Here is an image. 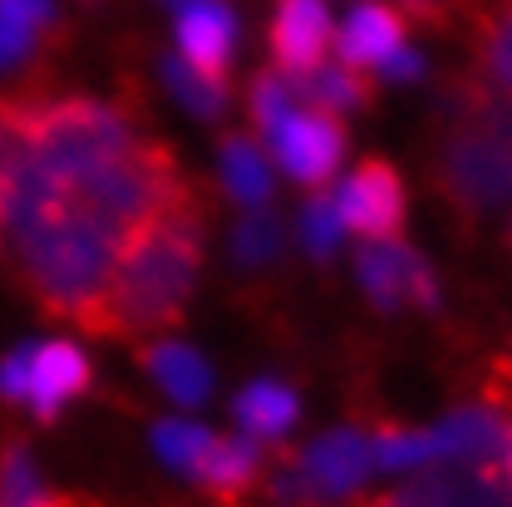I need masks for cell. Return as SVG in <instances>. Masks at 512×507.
I'll use <instances>...</instances> for the list:
<instances>
[{"instance_id":"6da1fadb","label":"cell","mask_w":512,"mask_h":507,"mask_svg":"<svg viewBox=\"0 0 512 507\" xmlns=\"http://www.w3.org/2000/svg\"><path fill=\"white\" fill-rule=\"evenodd\" d=\"M188 183L163 143H133L114 158L64 163L0 143V256L55 320L89 316L124 247Z\"/></svg>"},{"instance_id":"7a4b0ae2","label":"cell","mask_w":512,"mask_h":507,"mask_svg":"<svg viewBox=\"0 0 512 507\" xmlns=\"http://www.w3.org/2000/svg\"><path fill=\"white\" fill-rule=\"evenodd\" d=\"M202 266V207L183 192L124 247L109 286L79 320L94 335H153L183 316Z\"/></svg>"},{"instance_id":"3957f363","label":"cell","mask_w":512,"mask_h":507,"mask_svg":"<svg viewBox=\"0 0 512 507\" xmlns=\"http://www.w3.org/2000/svg\"><path fill=\"white\" fill-rule=\"evenodd\" d=\"M439 188L458 212H483L512 197V99L463 84L439 158Z\"/></svg>"},{"instance_id":"277c9868","label":"cell","mask_w":512,"mask_h":507,"mask_svg":"<svg viewBox=\"0 0 512 507\" xmlns=\"http://www.w3.org/2000/svg\"><path fill=\"white\" fill-rule=\"evenodd\" d=\"M370 468H375L370 439H360V434L345 429V434H330V439H320V444L306 448V453L281 473L276 493H281V498H340V493L360 488Z\"/></svg>"},{"instance_id":"5b68a950","label":"cell","mask_w":512,"mask_h":507,"mask_svg":"<svg viewBox=\"0 0 512 507\" xmlns=\"http://www.w3.org/2000/svg\"><path fill=\"white\" fill-rule=\"evenodd\" d=\"M335 217H340V227H350V232H360L370 242H389L399 232V222H404V183H399V173L384 158L360 163L345 178L340 197H335Z\"/></svg>"},{"instance_id":"8992f818","label":"cell","mask_w":512,"mask_h":507,"mask_svg":"<svg viewBox=\"0 0 512 507\" xmlns=\"http://www.w3.org/2000/svg\"><path fill=\"white\" fill-rule=\"evenodd\" d=\"M271 148L291 168V178H301L306 188H320L335 178V168L345 158V133L335 124V114H325V109H296L271 133Z\"/></svg>"},{"instance_id":"52a82bcc","label":"cell","mask_w":512,"mask_h":507,"mask_svg":"<svg viewBox=\"0 0 512 507\" xmlns=\"http://www.w3.org/2000/svg\"><path fill=\"white\" fill-rule=\"evenodd\" d=\"M360 281H365L370 301L384 306V311H394L404 301L439 306V281H434L429 261L404 252V247H389V242H375V247L360 252Z\"/></svg>"},{"instance_id":"ba28073f","label":"cell","mask_w":512,"mask_h":507,"mask_svg":"<svg viewBox=\"0 0 512 507\" xmlns=\"http://www.w3.org/2000/svg\"><path fill=\"white\" fill-rule=\"evenodd\" d=\"M89 389V360L74 345H30V384H25V404L40 419H55L69 399H79Z\"/></svg>"},{"instance_id":"9c48e42d","label":"cell","mask_w":512,"mask_h":507,"mask_svg":"<svg viewBox=\"0 0 512 507\" xmlns=\"http://www.w3.org/2000/svg\"><path fill=\"white\" fill-rule=\"evenodd\" d=\"M178 45L192 69L227 79V60L237 45V15L222 0H192L188 10H178Z\"/></svg>"},{"instance_id":"30bf717a","label":"cell","mask_w":512,"mask_h":507,"mask_svg":"<svg viewBox=\"0 0 512 507\" xmlns=\"http://www.w3.org/2000/svg\"><path fill=\"white\" fill-rule=\"evenodd\" d=\"M271 50L286 74H306L330 50V15L320 0H281L271 25Z\"/></svg>"},{"instance_id":"8fae6325","label":"cell","mask_w":512,"mask_h":507,"mask_svg":"<svg viewBox=\"0 0 512 507\" xmlns=\"http://www.w3.org/2000/svg\"><path fill=\"white\" fill-rule=\"evenodd\" d=\"M399 45H404V15L389 5H360L340 30V64H350V69L384 64Z\"/></svg>"},{"instance_id":"7c38bea8","label":"cell","mask_w":512,"mask_h":507,"mask_svg":"<svg viewBox=\"0 0 512 507\" xmlns=\"http://www.w3.org/2000/svg\"><path fill=\"white\" fill-rule=\"evenodd\" d=\"M143 365H148V375L163 384L178 404H202L207 389H212V370L202 365V355L188 350V345H178V340L148 345L143 350Z\"/></svg>"},{"instance_id":"4fadbf2b","label":"cell","mask_w":512,"mask_h":507,"mask_svg":"<svg viewBox=\"0 0 512 507\" xmlns=\"http://www.w3.org/2000/svg\"><path fill=\"white\" fill-rule=\"evenodd\" d=\"M55 30V0H0V69L25 60Z\"/></svg>"},{"instance_id":"5bb4252c","label":"cell","mask_w":512,"mask_h":507,"mask_svg":"<svg viewBox=\"0 0 512 507\" xmlns=\"http://www.w3.org/2000/svg\"><path fill=\"white\" fill-rule=\"evenodd\" d=\"M237 424H242L252 439H281V434L296 424V394L271 380L242 389V399H237Z\"/></svg>"},{"instance_id":"9a60e30c","label":"cell","mask_w":512,"mask_h":507,"mask_svg":"<svg viewBox=\"0 0 512 507\" xmlns=\"http://www.w3.org/2000/svg\"><path fill=\"white\" fill-rule=\"evenodd\" d=\"M256 478V448L247 439H212L207 458H202V473L197 483H207L212 493H242Z\"/></svg>"},{"instance_id":"2e32d148","label":"cell","mask_w":512,"mask_h":507,"mask_svg":"<svg viewBox=\"0 0 512 507\" xmlns=\"http://www.w3.org/2000/svg\"><path fill=\"white\" fill-rule=\"evenodd\" d=\"M222 178H227V188L242 207H261L271 197V173H266V158L252 148V138H227L222 143Z\"/></svg>"},{"instance_id":"e0dca14e","label":"cell","mask_w":512,"mask_h":507,"mask_svg":"<svg viewBox=\"0 0 512 507\" xmlns=\"http://www.w3.org/2000/svg\"><path fill=\"white\" fill-rule=\"evenodd\" d=\"M478 60L488 69V79L508 89L512 99V0H503L493 15L478 20Z\"/></svg>"},{"instance_id":"ac0fdd59","label":"cell","mask_w":512,"mask_h":507,"mask_svg":"<svg viewBox=\"0 0 512 507\" xmlns=\"http://www.w3.org/2000/svg\"><path fill=\"white\" fill-rule=\"evenodd\" d=\"M163 79L173 84V94H178V99L188 104L192 114H202V119L222 114V99H227V79H212V74L192 69L183 55H173V60L163 64Z\"/></svg>"},{"instance_id":"d6986e66","label":"cell","mask_w":512,"mask_h":507,"mask_svg":"<svg viewBox=\"0 0 512 507\" xmlns=\"http://www.w3.org/2000/svg\"><path fill=\"white\" fill-rule=\"evenodd\" d=\"M212 439H217V434H207V429H197V424H183V419H173V424H158V429H153L158 453H163L178 473H188V478L202 473V458H207Z\"/></svg>"},{"instance_id":"ffe728a7","label":"cell","mask_w":512,"mask_h":507,"mask_svg":"<svg viewBox=\"0 0 512 507\" xmlns=\"http://www.w3.org/2000/svg\"><path fill=\"white\" fill-rule=\"evenodd\" d=\"M296 109H301V104H296V89H291V74H286V69H266L252 84V119L266 138L286 124Z\"/></svg>"},{"instance_id":"44dd1931","label":"cell","mask_w":512,"mask_h":507,"mask_svg":"<svg viewBox=\"0 0 512 507\" xmlns=\"http://www.w3.org/2000/svg\"><path fill=\"white\" fill-rule=\"evenodd\" d=\"M375 468H414L434 458V434H404V429H384L370 439Z\"/></svg>"},{"instance_id":"7402d4cb","label":"cell","mask_w":512,"mask_h":507,"mask_svg":"<svg viewBox=\"0 0 512 507\" xmlns=\"http://www.w3.org/2000/svg\"><path fill=\"white\" fill-rule=\"evenodd\" d=\"M276 252H281V222L266 217V212L242 217V227H237V256L242 261H271Z\"/></svg>"},{"instance_id":"603a6c76","label":"cell","mask_w":512,"mask_h":507,"mask_svg":"<svg viewBox=\"0 0 512 507\" xmlns=\"http://www.w3.org/2000/svg\"><path fill=\"white\" fill-rule=\"evenodd\" d=\"M340 217H335V207L316 197L311 207H306V217H301V242H306V252L311 256H330L335 252V242H340Z\"/></svg>"},{"instance_id":"cb8c5ba5","label":"cell","mask_w":512,"mask_h":507,"mask_svg":"<svg viewBox=\"0 0 512 507\" xmlns=\"http://www.w3.org/2000/svg\"><path fill=\"white\" fill-rule=\"evenodd\" d=\"M25 384H30V345L15 350V355L0 365V394H5V399H25Z\"/></svg>"},{"instance_id":"d4e9b609","label":"cell","mask_w":512,"mask_h":507,"mask_svg":"<svg viewBox=\"0 0 512 507\" xmlns=\"http://www.w3.org/2000/svg\"><path fill=\"white\" fill-rule=\"evenodd\" d=\"M399 15L424 20V25H439V20H448V0H399Z\"/></svg>"},{"instance_id":"484cf974","label":"cell","mask_w":512,"mask_h":507,"mask_svg":"<svg viewBox=\"0 0 512 507\" xmlns=\"http://www.w3.org/2000/svg\"><path fill=\"white\" fill-rule=\"evenodd\" d=\"M380 69H384V79H419V69H424V64H419V55H414V50H404V45H399V50H394Z\"/></svg>"},{"instance_id":"4316f807","label":"cell","mask_w":512,"mask_h":507,"mask_svg":"<svg viewBox=\"0 0 512 507\" xmlns=\"http://www.w3.org/2000/svg\"><path fill=\"white\" fill-rule=\"evenodd\" d=\"M503 478H508V488H512V424L503 429Z\"/></svg>"},{"instance_id":"83f0119b","label":"cell","mask_w":512,"mask_h":507,"mask_svg":"<svg viewBox=\"0 0 512 507\" xmlns=\"http://www.w3.org/2000/svg\"><path fill=\"white\" fill-rule=\"evenodd\" d=\"M163 5H168V10H188L192 0H163Z\"/></svg>"}]
</instances>
